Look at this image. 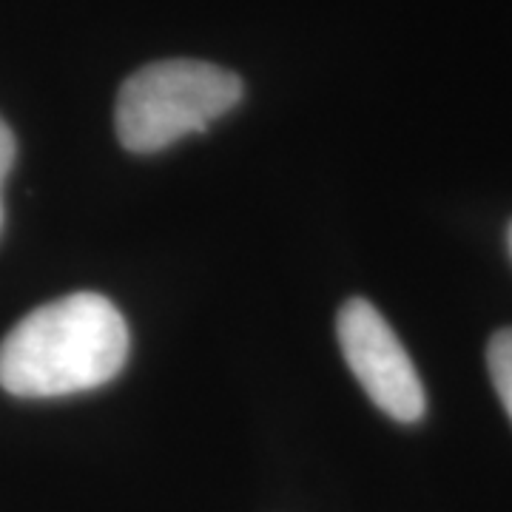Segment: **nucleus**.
Returning a JSON list of instances; mask_svg holds the SVG:
<instances>
[{"label": "nucleus", "mask_w": 512, "mask_h": 512, "mask_svg": "<svg viewBox=\"0 0 512 512\" xmlns=\"http://www.w3.org/2000/svg\"><path fill=\"white\" fill-rule=\"evenodd\" d=\"M128 325L103 293L77 291L26 313L0 342V387L57 399L111 382L128 359Z\"/></svg>", "instance_id": "1"}, {"label": "nucleus", "mask_w": 512, "mask_h": 512, "mask_svg": "<svg viewBox=\"0 0 512 512\" xmlns=\"http://www.w3.org/2000/svg\"><path fill=\"white\" fill-rule=\"evenodd\" d=\"M336 336L353 376L382 413L402 424L424 416L427 399L416 365L376 305L362 296L348 299L336 316Z\"/></svg>", "instance_id": "3"}, {"label": "nucleus", "mask_w": 512, "mask_h": 512, "mask_svg": "<svg viewBox=\"0 0 512 512\" xmlns=\"http://www.w3.org/2000/svg\"><path fill=\"white\" fill-rule=\"evenodd\" d=\"M15 154H18V143L12 128L6 126V120L0 117V234H3V220H6V208H3V188H6V177L15 165Z\"/></svg>", "instance_id": "5"}, {"label": "nucleus", "mask_w": 512, "mask_h": 512, "mask_svg": "<svg viewBox=\"0 0 512 512\" xmlns=\"http://www.w3.org/2000/svg\"><path fill=\"white\" fill-rule=\"evenodd\" d=\"M487 370L495 393L512 419V328L498 330L487 345Z\"/></svg>", "instance_id": "4"}, {"label": "nucleus", "mask_w": 512, "mask_h": 512, "mask_svg": "<svg viewBox=\"0 0 512 512\" xmlns=\"http://www.w3.org/2000/svg\"><path fill=\"white\" fill-rule=\"evenodd\" d=\"M507 242H510V256H512V225H510V234H507Z\"/></svg>", "instance_id": "6"}, {"label": "nucleus", "mask_w": 512, "mask_h": 512, "mask_svg": "<svg viewBox=\"0 0 512 512\" xmlns=\"http://www.w3.org/2000/svg\"><path fill=\"white\" fill-rule=\"evenodd\" d=\"M237 74L202 60L148 63L117 94V137L134 154H154L205 131L242 100Z\"/></svg>", "instance_id": "2"}]
</instances>
